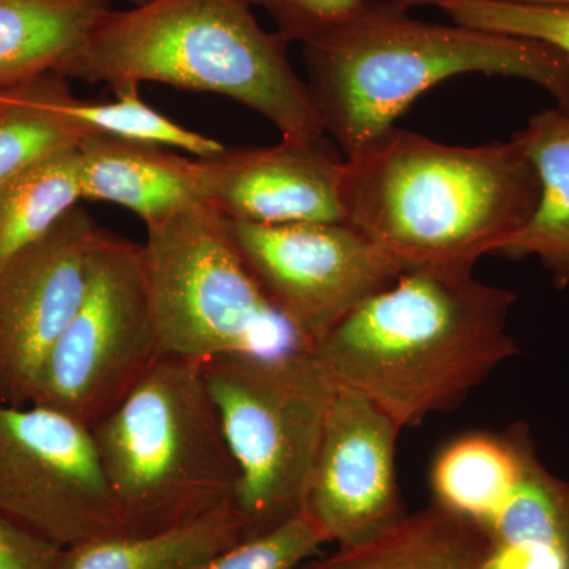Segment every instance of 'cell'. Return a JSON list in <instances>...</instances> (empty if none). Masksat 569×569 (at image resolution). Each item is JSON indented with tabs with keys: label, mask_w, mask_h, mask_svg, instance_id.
<instances>
[{
	"label": "cell",
	"mask_w": 569,
	"mask_h": 569,
	"mask_svg": "<svg viewBox=\"0 0 569 569\" xmlns=\"http://www.w3.org/2000/svg\"><path fill=\"white\" fill-rule=\"evenodd\" d=\"M142 271L162 355L203 362L227 353L309 350L254 282L206 203L146 224Z\"/></svg>",
	"instance_id": "52a82bcc"
},
{
	"label": "cell",
	"mask_w": 569,
	"mask_h": 569,
	"mask_svg": "<svg viewBox=\"0 0 569 569\" xmlns=\"http://www.w3.org/2000/svg\"><path fill=\"white\" fill-rule=\"evenodd\" d=\"M247 538L238 503L152 533L111 535L62 550L59 569H203Z\"/></svg>",
	"instance_id": "ac0fdd59"
},
{
	"label": "cell",
	"mask_w": 569,
	"mask_h": 569,
	"mask_svg": "<svg viewBox=\"0 0 569 569\" xmlns=\"http://www.w3.org/2000/svg\"><path fill=\"white\" fill-rule=\"evenodd\" d=\"M438 9L455 24L538 41L569 58V6L507 2V0H449Z\"/></svg>",
	"instance_id": "cb8c5ba5"
},
{
	"label": "cell",
	"mask_w": 569,
	"mask_h": 569,
	"mask_svg": "<svg viewBox=\"0 0 569 569\" xmlns=\"http://www.w3.org/2000/svg\"><path fill=\"white\" fill-rule=\"evenodd\" d=\"M516 299L473 276L403 272L312 353L337 389L365 397L406 429L458 407L518 356L508 332Z\"/></svg>",
	"instance_id": "7a4b0ae2"
},
{
	"label": "cell",
	"mask_w": 569,
	"mask_h": 569,
	"mask_svg": "<svg viewBox=\"0 0 569 569\" xmlns=\"http://www.w3.org/2000/svg\"><path fill=\"white\" fill-rule=\"evenodd\" d=\"M325 545V535L302 509L279 526L223 550L203 569H299Z\"/></svg>",
	"instance_id": "d4e9b609"
},
{
	"label": "cell",
	"mask_w": 569,
	"mask_h": 569,
	"mask_svg": "<svg viewBox=\"0 0 569 569\" xmlns=\"http://www.w3.org/2000/svg\"><path fill=\"white\" fill-rule=\"evenodd\" d=\"M535 449L523 425L468 433L441 449L430 471L433 503L478 526L518 479Z\"/></svg>",
	"instance_id": "ffe728a7"
},
{
	"label": "cell",
	"mask_w": 569,
	"mask_h": 569,
	"mask_svg": "<svg viewBox=\"0 0 569 569\" xmlns=\"http://www.w3.org/2000/svg\"><path fill=\"white\" fill-rule=\"evenodd\" d=\"M82 200L122 206L149 224L204 203L197 157L92 132L78 146Z\"/></svg>",
	"instance_id": "5bb4252c"
},
{
	"label": "cell",
	"mask_w": 569,
	"mask_h": 569,
	"mask_svg": "<svg viewBox=\"0 0 569 569\" xmlns=\"http://www.w3.org/2000/svg\"><path fill=\"white\" fill-rule=\"evenodd\" d=\"M224 224L266 299L310 351L356 307L403 274L397 261L346 222L224 219Z\"/></svg>",
	"instance_id": "30bf717a"
},
{
	"label": "cell",
	"mask_w": 569,
	"mask_h": 569,
	"mask_svg": "<svg viewBox=\"0 0 569 569\" xmlns=\"http://www.w3.org/2000/svg\"><path fill=\"white\" fill-rule=\"evenodd\" d=\"M112 92L114 100L108 103L74 100L71 114L96 132L168 149H181L197 159L216 156L224 148L213 138L186 129L142 102L138 84L118 86L112 88Z\"/></svg>",
	"instance_id": "603a6c76"
},
{
	"label": "cell",
	"mask_w": 569,
	"mask_h": 569,
	"mask_svg": "<svg viewBox=\"0 0 569 569\" xmlns=\"http://www.w3.org/2000/svg\"><path fill=\"white\" fill-rule=\"evenodd\" d=\"M107 10L100 0H0V91L59 73Z\"/></svg>",
	"instance_id": "d6986e66"
},
{
	"label": "cell",
	"mask_w": 569,
	"mask_h": 569,
	"mask_svg": "<svg viewBox=\"0 0 569 569\" xmlns=\"http://www.w3.org/2000/svg\"><path fill=\"white\" fill-rule=\"evenodd\" d=\"M198 160L201 200L253 223L346 222V157L325 137L266 148H223Z\"/></svg>",
	"instance_id": "4fadbf2b"
},
{
	"label": "cell",
	"mask_w": 569,
	"mask_h": 569,
	"mask_svg": "<svg viewBox=\"0 0 569 569\" xmlns=\"http://www.w3.org/2000/svg\"><path fill=\"white\" fill-rule=\"evenodd\" d=\"M239 470L247 537L302 511L336 387L312 351L227 353L201 362Z\"/></svg>",
	"instance_id": "8992f818"
},
{
	"label": "cell",
	"mask_w": 569,
	"mask_h": 569,
	"mask_svg": "<svg viewBox=\"0 0 569 569\" xmlns=\"http://www.w3.org/2000/svg\"><path fill=\"white\" fill-rule=\"evenodd\" d=\"M485 569H569V482L531 451L515 485L478 523Z\"/></svg>",
	"instance_id": "9a60e30c"
},
{
	"label": "cell",
	"mask_w": 569,
	"mask_h": 569,
	"mask_svg": "<svg viewBox=\"0 0 569 569\" xmlns=\"http://www.w3.org/2000/svg\"><path fill=\"white\" fill-rule=\"evenodd\" d=\"M81 200L78 148L48 157L0 187V264L47 234Z\"/></svg>",
	"instance_id": "7402d4cb"
},
{
	"label": "cell",
	"mask_w": 569,
	"mask_h": 569,
	"mask_svg": "<svg viewBox=\"0 0 569 569\" xmlns=\"http://www.w3.org/2000/svg\"><path fill=\"white\" fill-rule=\"evenodd\" d=\"M400 430L370 400L336 388L302 508L326 541L358 545L406 516L396 477Z\"/></svg>",
	"instance_id": "7c38bea8"
},
{
	"label": "cell",
	"mask_w": 569,
	"mask_h": 569,
	"mask_svg": "<svg viewBox=\"0 0 569 569\" xmlns=\"http://www.w3.org/2000/svg\"><path fill=\"white\" fill-rule=\"evenodd\" d=\"M100 2H107V0H100ZM127 2H130L133 7H137L142 6V3L149 2V0H127Z\"/></svg>",
	"instance_id": "f1b7e54d"
},
{
	"label": "cell",
	"mask_w": 569,
	"mask_h": 569,
	"mask_svg": "<svg viewBox=\"0 0 569 569\" xmlns=\"http://www.w3.org/2000/svg\"><path fill=\"white\" fill-rule=\"evenodd\" d=\"M397 0H365L335 31L302 44L306 84L346 159L389 130L421 93L467 73L533 82L569 111V58L538 43L417 20Z\"/></svg>",
	"instance_id": "3957f363"
},
{
	"label": "cell",
	"mask_w": 569,
	"mask_h": 569,
	"mask_svg": "<svg viewBox=\"0 0 569 569\" xmlns=\"http://www.w3.org/2000/svg\"><path fill=\"white\" fill-rule=\"evenodd\" d=\"M539 179L515 137L449 146L410 130H389L346 159V223L403 272L473 276L485 254H500L533 216Z\"/></svg>",
	"instance_id": "6da1fadb"
},
{
	"label": "cell",
	"mask_w": 569,
	"mask_h": 569,
	"mask_svg": "<svg viewBox=\"0 0 569 569\" xmlns=\"http://www.w3.org/2000/svg\"><path fill=\"white\" fill-rule=\"evenodd\" d=\"M268 11L277 33L284 40L306 44L346 22L365 0H247Z\"/></svg>",
	"instance_id": "484cf974"
},
{
	"label": "cell",
	"mask_w": 569,
	"mask_h": 569,
	"mask_svg": "<svg viewBox=\"0 0 569 569\" xmlns=\"http://www.w3.org/2000/svg\"><path fill=\"white\" fill-rule=\"evenodd\" d=\"M62 550L0 516V569H59Z\"/></svg>",
	"instance_id": "4316f807"
},
{
	"label": "cell",
	"mask_w": 569,
	"mask_h": 569,
	"mask_svg": "<svg viewBox=\"0 0 569 569\" xmlns=\"http://www.w3.org/2000/svg\"><path fill=\"white\" fill-rule=\"evenodd\" d=\"M402 3L407 9L421 6H441V3L449 2V0H397ZM507 2H522V3H546V6H569V0H507Z\"/></svg>",
	"instance_id": "83f0119b"
},
{
	"label": "cell",
	"mask_w": 569,
	"mask_h": 569,
	"mask_svg": "<svg viewBox=\"0 0 569 569\" xmlns=\"http://www.w3.org/2000/svg\"><path fill=\"white\" fill-rule=\"evenodd\" d=\"M288 44L258 24L247 0H149L104 11L59 74L110 88L160 82L219 93L263 116L287 140L325 137Z\"/></svg>",
	"instance_id": "277c9868"
},
{
	"label": "cell",
	"mask_w": 569,
	"mask_h": 569,
	"mask_svg": "<svg viewBox=\"0 0 569 569\" xmlns=\"http://www.w3.org/2000/svg\"><path fill=\"white\" fill-rule=\"evenodd\" d=\"M160 356L141 246L103 230L84 298L41 367L32 403L91 429Z\"/></svg>",
	"instance_id": "ba28073f"
},
{
	"label": "cell",
	"mask_w": 569,
	"mask_h": 569,
	"mask_svg": "<svg viewBox=\"0 0 569 569\" xmlns=\"http://www.w3.org/2000/svg\"><path fill=\"white\" fill-rule=\"evenodd\" d=\"M486 552L488 541L478 527L432 501L383 533L337 546L299 569H485Z\"/></svg>",
	"instance_id": "2e32d148"
},
{
	"label": "cell",
	"mask_w": 569,
	"mask_h": 569,
	"mask_svg": "<svg viewBox=\"0 0 569 569\" xmlns=\"http://www.w3.org/2000/svg\"><path fill=\"white\" fill-rule=\"evenodd\" d=\"M102 228L81 206L0 264V400L29 406L48 355L77 313Z\"/></svg>",
	"instance_id": "8fae6325"
},
{
	"label": "cell",
	"mask_w": 569,
	"mask_h": 569,
	"mask_svg": "<svg viewBox=\"0 0 569 569\" xmlns=\"http://www.w3.org/2000/svg\"><path fill=\"white\" fill-rule=\"evenodd\" d=\"M0 516L61 549L122 535L91 429L0 400Z\"/></svg>",
	"instance_id": "9c48e42d"
},
{
	"label": "cell",
	"mask_w": 569,
	"mask_h": 569,
	"mask_svg": "<svg viewBox=\"0 0 569 569\" xmlns=\"http://www.w3.org/2000/svg\"><path fill=\"white\" fill-rule=\"evenodd\" d=\"M74 100L59 73L0 91V187L96 132L71 114Z\"/></svg>",
	"instance_id": "44dd1931"
},
{
	"label": "cell",
	"mask_w": 569,
	"mask_h": 569,
	"mask_svg": "<svg viewBox=\"0 0 569 569\" xmlns=\"http://www.w3.org/2000/svg\"><path fill=\"white\" fill-rule=\"evenodd\" d=\"M515 138L537 170L539 200L529 222L500 254L538 258L563 290L569 287V111H539Z\"/></svg>",
	"instance_id": "e0dca14e"
},
{
	"label": "cell",
	"mask_w": 569,
	"mask_h": 569,
	"mask_svg": "<svg viewBox=\"0 0 569 569\" xmlns=\"http://www.w3.org/2000/svg\"><path fill=\"white\" fill-rule=\"evenodd\" d=\"M91 432L126 535L236 501L239 470L201 362L160 356Z\"/></svg>",
	"instance_id": "5b68a950"
}]
</instances>
